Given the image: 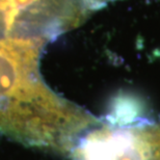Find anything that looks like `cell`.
<instances>
[{"label":"cell","instance_id":"7a4b0ae2","mask_svg":"<svg viewBox=\"0 0 160 160\" xmlns=\"http://www.w3.org/2000/svg\"><path fill=\"white\" fill-rule=\"evenodd\" d=\"M75 19L69 0H0V36L46 43Z\"/></svg>","mask_w":160,"mask_h":160},{"label":"cell","instance_id":"6da1fadb","mask_svg":"<svg viewBox=\"0 0 160 160\" xmlns=\"http://www.w3.org/2000/svg\"><path fill=\"white\" fill-rule=\"evenodd\" d=\"M44 45L0 36V132L27 146L71 151L96 120L44 82L39 70Z\"/></svg>","mask_w":160,"mask_h":160}]
</instances>
